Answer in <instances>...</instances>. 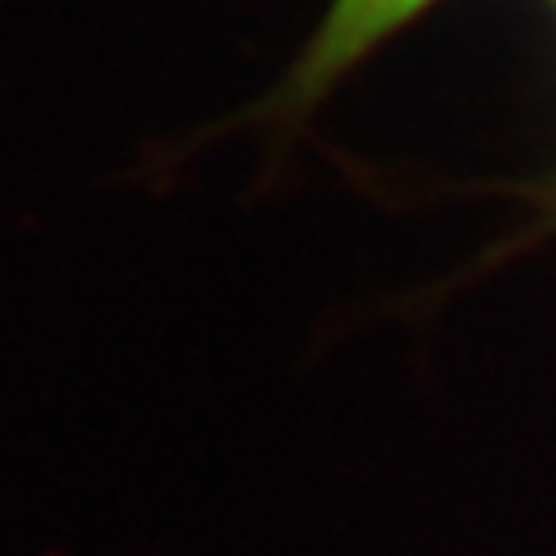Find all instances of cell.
Wrapping results in <instances>:
<instances>
[{"mask_svg":"<svg viewBox=\"0 0 556 556\" xmlns=\"http://www.w3.org/2000/svg\"><path fill=\"white\" fill-rule=\"evenodd\" d=\"M507 194L523 206V219L516 223L511 236L498 239L491 252H482V260L475 264V273H491L498 264H507V260H516V256H523V252L540 248V243L556 239V169L544 174V178L523 181V186H511Z\"/></svg>","mask_w":556,"mask_h":556,"instance_id":"7a4b0ae2","label":"cell"},{"mask_svg":"<svg viewBox=\"0 0 556 556\" xmlns=\"http://www.w3.org/2000/svg\"><path fill=\"white\" fill-rule=\"evenodd\" d=\"M438 4L441 0H330L301 54L260 103V119L280 132L305 124L342 83Z\"/></svg>","mask_w":556,"mask_h":556,"instance_id":"6da1fadb","label":"cell"}]
</instances>
